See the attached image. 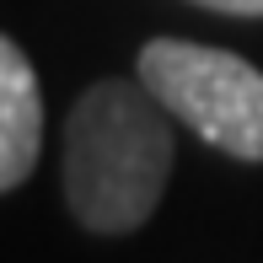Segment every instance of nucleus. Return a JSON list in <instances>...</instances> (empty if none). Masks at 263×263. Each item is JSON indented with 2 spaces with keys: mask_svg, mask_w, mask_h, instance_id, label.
<instances>
[{
  "mask_svg": "<svg viewBox=\"0 0 263 263\" xmlns=\"http://www.w3.org/2000/svg\"><path fill=\"white\" fill-rule=\"evenodd\" d=\"M166 172H172V124L145 86L97 81L81 91L65 124L59 188L86 231H140L161 204Z\"/></svg>",
  "mask_w": 263,
  "mask_h": 263,
  "instance_id": "nucleus-1",
  "label": "nucleus"
},
{
  "mask_svg": "<svg viewBox=\"0 0 263 263\" xmlns=\"http://www.w3.org/2000/svg\"><path fill=\"white\" fill-rule=\"evenodd\" d=\"M140 86L215 151L263 161V70L247 59L210 43L151 38L140 49Z\"/></svg>",
  "mask_w": 263,
  "mask_h": 263,
  "instance_id": "nucleus-2",
  "label": "nucleus"
},
{
  "mask_svg": "<svg viewBox=\"0 0 263 263\" xmlns=\"http://www.w3.org/2000/svg\"><path fill=\"white\" fill-rule=\"evenodd\" d=\"M43 151V91L16 38H0V188H22Z\"/></svg>",
  "mask_w": 263,
  "mask_h": 263,
  "instance_id": "nucleus-3",
  "label": "nucleus"
},
{
  "mask_svg": "<svg viewBox=\"0 0 263 263\" xmlns=\"http://www.w3.org/2000/svg\"><path fill=\"white\" fill-rule=\"evenodd\" d=\"M194 6L226 11V16H263V0H194Z\"/></svg>",
  "mask_w": 263,
  "mask_h": 263,
  "instance_id": "nucleus-4",
  "label": "nucleus"
}]
</instances>
